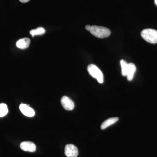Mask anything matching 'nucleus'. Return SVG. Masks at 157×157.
<instances>
[{
    "label": "nucleus",
    "mask_w": 157,
    "mask_h": 157,
    "mask_svg": "<svg viewBox=\"0 0 157 157\" xmlns=\"http://www.w3.org/2000/svg\"><path fill=\"white\" fill-rule=\"evenodd\" d=\"M20 148L25 151L34 152L36 150V145L33 142L31 141H24L20 144Z\"/></svg>",
    "instance_id": "423d86ee"
},
{
    "label": "nucleus",
    "mask_w": 157,
    "mask_h": 157,
    "mask_svg": "<svg viewBox=\"0 0 157 157\" xmlns=\"http://www.w3.org/2000/svg\"><path fill=\"white\" fill-rule=\"evenodd\" d=\"M136 71V66L133 63L128 64V71H127V77L128 80L131 81L134 77V74Z\"/></svg>",
    "instance_id": "1a4fd4ad"
},
{
    "label": "nucleus",
    "mask_w": 157,
    "mask_h": 157,
    "mask_svg": "<svg viewBox=\"0 0 157 157\" xmlns=\"http://www.w3.org/2000/svg\"><path fill=\"white\" fill-rule=\"evenodd\" d=\"M155 3L157 5V0H155Z\"/></svg>",
    "instance_id": "dca6fc26"
},
{
    "label": "nucleus",
    "mask_w": 157,
    "mask_h": 157,
    "mask_svg": "<svg viewBox=\"0 0 157 157\" xmlns=\"http://www.w3.org/2000/svg\"><path fill=\"white\" fill-rule=\"evenodd\" d=\"M141 36L147 42L152 44L157 43V31L147 29L141 32Z\"/></svg>",
    "instance_id": "f03ea898"
},
{
    "label": "nucleus",
    "mask_w": 157,
    "mask_h": 157,
    "mask_svg": "<svg viewBox=\"0 0 157 157\" xmlns=\"http://www.w3.org/2000/svg\"><path fill=\"white\" fill-rule=\"evenodd\" d=\"M120 63L121 67L122 75L123 76H126L128 64L123 59L121 60Z\"/></svg>",
    "instance_id": "f8f14e48"
},
{
    "label": "nucleus",
    "mask_w": 157,
    "mask_h": 157,
    "mask_svg": "<svg viewBox=\"0 0 157 157\" xmlns=\"http://www.w3.org/2000/svg\"><path fill=\"white\" fill-rule=\"evenodd\" d=\"M61 103L62 106L67 110H72L74 109V102L71 99L67 96H64L61 98Z\"/></svg>",
    "instance_id": "39448f33"
},
{
    "label": "nucleus",
    "mask_w": 157,
    "mask_h": 157,
    "mask_svg": "<svg viewBox=\"0 0 157 157\" xmlns=\"http://www.w3.org/2000/svg\"><path fill=\"white\" fill-rule=\"evenodd\" d=\"M119 118L118 117H111L107 119L106 121H104L101 125V128L102 130H104L107 128V127L115 124L116 122L118 121Z\"/></svg>",
    "instance_id": "9d476101"
},
{
    "label": "nucleus",
    "mask_w": 157,
    "mask_h": 157,
    "mask_svg": "<svg viewBox=\"0 0 157 157\" xmlns=\"http://www.w3.org/2000/svg\"><path fill=\"white\" fill-rule=\"evenodd\" d=\"M20 2H21L22 3H26L28 2L30 0H19Z\"/></svg>",
    "instance_id": "2eb2a0df"
},
{
    "label": "nucleus",
    "mask_w": 157,
    "mask_h": 157,
    "mask_svg": "<svg viewBox=\"0 0 157 157\" xmlns=\"http://www.w3.org/2000/svg\"><path fill=\"white\" fill-rule=\"evenodd\" d=\"M90 32L93 36L101 39L107 38L111 34V32L109 29L100 26H92Z\"/></svg>",
    "instance_id": "f257e3e1"
},
{
    "label": "nucleus",
    "mask_w": 157,
    "mask_h": 157,
    "mask_svg": "<svg viewBox=\"0 0 157 157\" xmlns=\"http://www.w3.org/2000/svg\"><path fill=\"white\" fill-rule=\"evenodd\" d=\"M20 110L21 113L28 117H33L35 114V112L33 108L29 107V105H26L25 104H21L19 106Z\"/></svg>",
    "instance_id": "0eeeda50"
},
{
    "label": "nucleus",
    "mask_w": 157,
    "mask_h": 157,
    "mask_svg": "<svg viewBox=\"0 0 157 157\" xmlns=\"http://www.w3.org/2000/svg\"><path fill=\"white\" fill-rule=\"evenodd\" d=\"M30 39L28 38H22L19 39L16 42V46L20 49H25L28 48L30 44Z\"/></svg>",
    "instance_id": "6e6552de"
},
{
    "label": "nucleus",
    "mask_w": 157,
    "mask_h": 157,
    "mask_svg": "<svg viewBox=\"0 0 157 157\" xmlns=\"http://www.w3.org/2000/svg\"><path fill=\"white\" fill-rule=\"evenodd\" d=\"M89 73L94 78L97 79L100 83L104 82V76L101 70L95 66L93 64L89 65L87 67Z\"/></svg>",
    "instance_id": "7ed1b4c3"
},
{
    "label": "nucleus",
    "mask_w": 157,
    "mask_h": 157,
    "mask_svg": "<svg viewBox=\"0 0 157 157\" xmlns=\"http://www.w3.org/2000/svg\"><path fill=\"white\" fill-rule=\"evenodd\" d=\"M45 29L42 27H39L35 29L32 30L30 32L31 36L32 37L38 35H42L45 33Z\"/></svg>",
    "instance_id": "9b49d317"
},
{
    "label": "nucleus",
    "mask_w": 157,
    "mask_h": 157,
    "mask_svg": "<svg viewBox=\"0 0 157 157\" xmlns=\"http://www.w3.org/2000/svg\"><path fill=\"white\" fill-rule=\"evenodd\" d=\"M78 153V149L73 144H68L65 146V154L67 157H77Z\"/></svg>",
    "instance_id": "20e7f679"
},
{
    "label": "nucleus",
    "mask_w": 157,
    "mask_h": 157,
    "mask_svg": "<svg viewBox=\"0 0 157 157\" xmlns=\"http://www.w3.org/2000/svg\"><path fill=\"white\" fill-rule=\"evenodd\" d=\"M86 29V30L90 31L91 29V26L90 25H86L85 27Z\"/></svg>",
    "instance_id": "4468645a"
},
{
    "label": "nucleus",
    "mask_w": 157,
    "mask_h": 157,
    "mask_svg": "<svg viewBox=\"0 0 157 157\" xmlns=\"http://www.w3.org/2000/svg\"><path fill=\"white\" fill-rule=\"evenodd\" d=\"M9 112L7 105L5 104H0V117L5 116Z\"/></svg>",
    "instance_id": "ddd939ff"
}]
</instances>
